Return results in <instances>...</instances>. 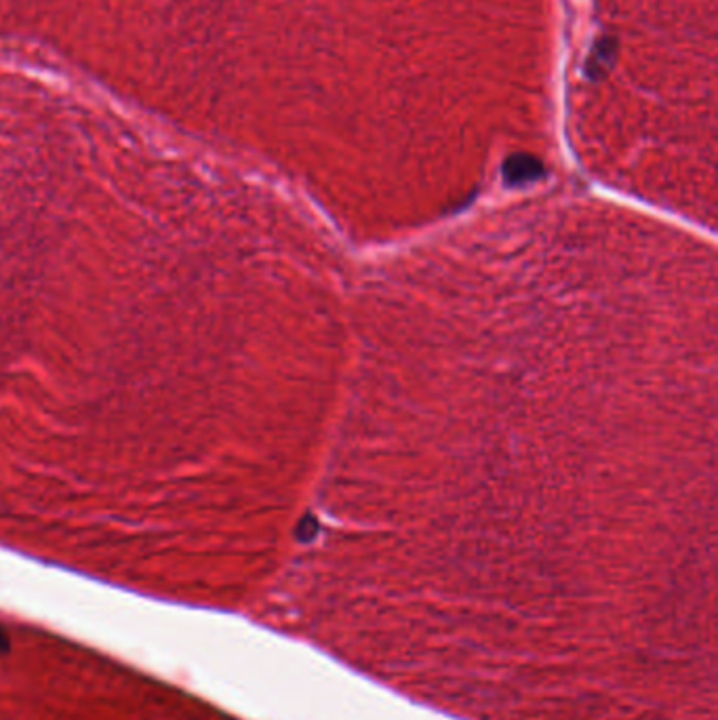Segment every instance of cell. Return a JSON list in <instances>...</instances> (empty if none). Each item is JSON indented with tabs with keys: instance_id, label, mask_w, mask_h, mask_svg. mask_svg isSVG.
Returning a JSON list of instances; mask_svg holds the SVG:
<instances>
[{
	"instance_id": "obj_1",
	"label": "cell",
	"mask_w": 718,
	"mask_h": 720,
	"mask_svg": "<svg viewBox=\"0 0 718 720\" xmlns=\"http://www.w3.org/2000/svg\"><path fill=\"white\" fill-rule=\"evenodd\" d=\"M7 651H9V635H7V630L0 626V655L7 653Z\"/></svg>"
}]
</instances>
